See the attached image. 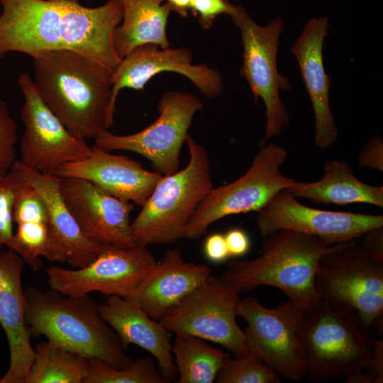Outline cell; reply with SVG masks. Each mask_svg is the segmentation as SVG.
I'll return each mask as SVG.
<instances>
[{
  "instance_id": "52a82bcc",
  "label": "cell",
  "mask_w": 383,
  "mask_h": 383,
  "mask_svg": "<svg viewBox=\"0 0 383 383\" xmlns=\"http://www.w3.org/2000/svg\"><path fill=\"white\" fill-rule=\"evenodd\" d=\"M288 156L287 150L272 141L260 146L248 170L226 185L212 188L190 218L184 238L197 240L209 227L231 215L258 211L278 192L295 180L280 169Z\"/></svg>"
},
{
  "instance_id": "9c48e42d",
  "label": "cell",
  "mask_w": 383,
  "mask_h": 383,
  "mask_svg": "<svg viewBox=\"0 0 383 383\" xmlns=\"http://www.w3.org/2000/svg\"><path fill=\"white\" fill-rule=\"evenodd\" d=\"M240 292L211 273L159 321L174 333H188L226 348L236 356L250 351L237 321Z\"/></svg>"
},
{
  "instance_id": "ffe728a7",
  "label": "cell",
  "mask_w": 383,
  "mask_h": 383,
  "mask_svg": "<svg viewBox=\"0 0 383 383\" xmlns=\"http://www.w3.org/2000/svg\"><path fill=\"white\" fill-rule=\"evenodd\" d=\"M328 28L327 17L310 18L290 48L311 101L315 116L314 143L321 150L329 148L338 136L330 107V77L325 72L323 60V45Z\"/></svg>"
},
{
  "instance_id": "f1b7e54d",
  "label": "cell",
  "mask_w": 383,
  "mask_h": 383,
  "mask_svg": "<svg viewBox=\"0 0 383 383\" xmlns=\"http://www.w3.org/2000/svg\"><path fill=\"white\" fill-rule=\"evenodd\" d=\"M35 356L25 383H84L88 358L47 340L34 348Z\"/></svg>"
},
{
  "instance_id": "cb8c5ba5",
  "label": "cell",
  "mask_w": 383,
  "mask_h": 383,
  "mask_svg": "<svg viewBox=\"0 0 383 383\" xmlns=\"http://www.w3.org/2000/svg\"><path fill=\"white\" fill-rule=\"evenodd\" d=\"M210 274L208 266L187 262L179 249L170 248L128 299L135 301L152 318L160 321Z\"/></svg>"
},
{
  "instance_id": "e0dca14e",
  "label": "cell",
  "mask_w": 383,
  "mask_h": 383,
  "mask_svg": "<svg viewBox=\"0 0 383 383\" xmlns=\"http://www.w3.org/2000/svg\"><path fill=\"white\" fill-rule=\"evenodd\" d=\"M62 11V50L88 57L111 74L121 62L113 42L123 18L120 0H109L97 7H86L79 0H59Z\"/></svg>"
},
{
  "instance_id": "1f68e13d",
  "label": "cell",
  "mask_w": 383,
  "mask_h": 383,
  "mask_svg": "<svg viewBox=\"0 0 383 383\" xmlns=\"http://www.w3.org/2000/svg\"><path fill=\"white\" fill-rule=\"evenodd\" d=\"M21 182L22 177L15 165L6 175L0 177V251L6 246L16 252L13 206Z\"/></svg>"
},
{
  "instance_id": "3957f363",
  "label": "cell",
  "mask_w": 383,
  "mask_h": 383,
  "mask_svg": "<svg viewBox=\"0 0 383 383\" xmlns=\"http://www.w3.org/2000/svg\"><path fill=\"white\" fill-rule=\"evenodd\" d=\"M344 243L328 245L313 235L279 230L263 238L259 257L231 261L221 277L240 292L275 287L306 311L320 301L315 288L320 259Z\"/></svg>"
},
{
  "instance_id": "7a4b0ae2",
  "label": "cell",
  "mask_w": 383,
  "mask_h": 383,
  "mask_svg": "<svg viewBox=\"0 0 383 383\" xmlns=\"http://www.w3.org/2000/svg\"><path fill=\"white\" fill-rule=\"evenodd\" d=\"M24 311L30 337L44 335L71 352L115 367H126L132 362L89 294L69 296L50 288L41 291L28 287L24 289Z\"/></svg>"
},
{
  "instance_id": "ba28073f",
  "label": "cell",
  "mask_w": 383,
  "mask_h": 383,
  "mask_svg": "<svg viewBox=\"0 0 383 383\" xmlns=\"http://www.w3.org/2000/svg\"><path fill=\"white\" fill-rule=\"evenodd\" d=\"M240 32L243 65L240 74L245 79L255 102L261 98L265 106V132L260 147L279 135L289 123V115L282 101L280 91L291 89L290 80L277 70V55L284 20L277 16L266 26L257 24L243 7L236 5L230 16Z\"/></svg>"
},
{
  "instance_id": "8992f818",
  "label": "cell",
  "mask_w": 383,
  "mask_h": 383,
  "mask_svg": "<svg viewBox=\"0 0 383 383\" xmlns=\"http://www.w3.org/2000/svg\"><path fill=\"white\" fill-rule=\"evenodd\" d=\"M299 337L306 377L315 382L345 379L358 383L372 350L367 333L320 301L304 311Z\"/></svg>"
},
{
  "instance_id": "4fadbf2b",
  "label": "cell",
  "mask_w": 383,
  "mask_h": 383,
  "mask_svg": "<svg viewBox=\"0 0 383 383\" xmlns=\"http://www.w3.org/2000/svg\"><path fill=\"white\" fill-rule=\"evenodd\" d=\"M157 261L147 247L106 245L87 266L67 269L57 265L46 270L50 289L69 296L99 292L128 299L138 289Z\"/></svg>"
},
{
  "instance_id": "6da1fadb",
  "label": "cell",
  "mask_w": 383,
  "mask_h": 383,
  "mask_svg": "<svg viewBox=\"0 0 383 383\" xmlns=\"http://www.w3.org/2000/svg\"><path fill=\"white\" fill-rule=\"evenodd\" d=\"M31 57L39 95L70 131L94 140L113 126L112 74L105 67L67 50Z\"/></svg>"
},
{
  "instance_id": "2e32d148",
  "label": "cell",
  "mask_w": 383,
  "mask_h": 383,
  "mask_svg": "<svg viewBox=\"0 0 383 383\" xmlns=\"http://www.w3.org/2000/svg\"><path fill=\"white\" fill-rule=\"evenodd\" d=\"M192 59L191 50L184 47L161 48L147 44L134 48L111 74L113 106L121 89L143 90L152 77L163 72L188 78L207 98L220 96L223 89L220 72L205 64L193 65Z\"/></svg>"
},
{
  "instance_id": "4316f807",
  "label": "cell",
  "mask_w": 383,
  "mask_h": 383,
  "mask_svg": "<svg viewBox=\"0 0 383 383\" xmlns=\"http://www.w3.org/2000/svg\"><path fill=\"white\" fill-rule=\"evenodd\" d=\"M123 18L116 28L114 47L123 59L134 48L152 44L161 48L170 47L166 28L170 6L164 0H120Z\"/></svg>"
},
{
  "instance_id": "ab89813d",
  "label": "cell",
  "mask_w": 383,
  "mask_h": 383,
  "mask_svg": "<svg viewBox=\"0 0 383 383\" xmlns=\"http://www.w3.org/2000/svg\"><path fill=\"white\" fill-rule=\"evenodd\" d=\"M170 6L171 11H174L179 16L186 18L190 11L191 0H164Z\"/></svg>"
},
{
  "instance_id": "8d00e7d4",
  "label": "cell",
  "mask_w": 383,
  "mask_h": 383,
  "mask_svg": "<svg viewBox=\"0 0 383 383\" xmlns=\"http://www.w3.org/2000/svg\"><path fill=\"white\" fill-rule=\"evenodd\" d=\"M360 238L361 248L373 260L383 264V226L366 231Z\"/></svg>"
},
{
  "instance_id": "5bb4252c",
  "label": "cell",
  "mask_w": 383,
  "mask_h": 383,
  "mask_svg": "<svg viewBox=\"0 0 383 383\" xmlns=\"http://www.w3.org/2000/svg\"><path fill=\"white\" fill-rule=\"evenodd\" d=\"M256 213L262 238L287 229L318 237L328 245L355 240L366 231L383 226L382 215L312 208L300 203L286 189Z\"/></svg>"
},
{
  "instance_id": "d6a6232c",
  "label": "cell",
  "mask_w": 383,
  "mask_h": 383,
  "mask_svg": "<svg viewBox=\"0 0 383 383\" xmlns=\"http://www.w3.org/2000/svg\"><path fill=\"white\" fill-rule=\"evenodd\" d=\"M18 138L16 121L6 101L0 100V177L6 175L18 160L16 149Z\"/></svg>"
},
{
  "instance_id": "f35d334b",
  "label": "cell",
  "mask_w": 383,
  "mask_h": 383,
  "mask_svg": "<svg viewBox=\"0 0 383 383\" xmlns=\"http://www.w3.org/2000/svg\"><path fill=\"white\" fill-rule=\"evenodd\" d=\"M224 236L230 257H241L249 251L250 240L243 230L232 228L228 231Z\"/></svg>"
},
{
  "instance_id": "8fae6325",
  "label": "cell",
  "mask_w": 383,
  "mask_h": 383,
  "mask_svg": "<svg viewBox=\"0 0 383 383\" xmlns=\"http://www.w3.org/2000/svg\"><path fill=\"white\" fill-rule=\"evenodd\" d=\"M17 82L24 98L20 109L24 126L20 139L21 164L54 175L63 165L89 156L91 147L70 131L45 104L31 77L22 72Z\"/></svg>"
},
{
  "instance_id": "74e56055",
  "label": "cell",
  "mask_w": 383,
  "mask_h": 383,
  "mask_svg": "<svg viewBox=\"0 0 383 383\" xmlns=\"http://www.w3.org/2000/svg\"><path fill=\"white\" fill-rule=\"evenodd\" d=\"M204 252L209 261L220 263L230 257L225 236L220 233L209 235L204 243Z\"/></svg>"
},
{
  "instance_id": "30bf717a",
  "label": "cell",
  "mask_w": 383,
  "mask_h": 383,
  "mask_svg": "<svg viewBox=\"0 0 383 383\" xmlns=\"http://www.w3.org/2000/svg\"><path fill=\"white\" fill-rule=\"evenodd\" d=\"M203 108L194 95L172 91L163 94L158 102L159 117L149 126L130 135L101 131L94 145L106 150L131 151L149 160L155 172L162 176L179 170L181 149L195 113Z\"/></svg>"
},
{
  "instance_id": "e575fe53",
  "label": "cell",
  "mask_w": 383,
  "mask_h": 383,
  "mask_svg": "<svg viewBox=\"0 0 383 383\" xmlns=\"http://www.w3.org/2000/svg\"><path fill=\"white\" fill-rule=\"evenodd\" d=\"M383 382V340L372 339V350L358 383Z\"/></svg>"
},
{
  "instance_id": "484cf974",
  "label": "cell",
  "mask_w": 383,
  "mask_h": 383,
  "mask_svg": "<svg viewBox=\"0 0 383 383\" xmlns=\"http://www.w3.org/2000/svg\"><path fill=\"white\" fill-rule=\"evenodd\" d=\"M13 219L16 252L25 263L36 271L43 265L40 257L51 262L52 241L48 212L40 196L23 177L14 197Z\"/></svg>"
},
{
  "instance_id": "4dcf8cb0",
  "label": "cell",
  "mask_w": 383,
  "mask_h": 383,
  "mask_svg": "<svg viewBox=\"0 0 383 383\" xmlns=\"http://www.w3.org/2000/svg\"><path fill=\"white\" fill-rule=\"evenodd\" d=\"M218 383H280L279 376L251 351L227 357L218 372Z\"/></svg>"
},
{
  "instance_id": "9a60e30c",
  "label": "cell",
  "mask_w": 383,
  "mask_h": 383,
  "mask_svg": "<svg viewBox=\"0 0 383 383\" xmlns=\"http://www.w3.org/2000/svg\"><path fill=\"white\" fill-rule=\"evenodd\" d=\"M59 177L63 201L87 239L104 245H135L130 221L133 203L106 193L88 180Z\"/></svg>"
},
{
  "instance_id": "277c9868",
  "label": "cell",
  "mask_w": 383,
  "mask_h": 383,
  "mask_svg": "<svg viewBox=\"0 0 383 383\" xmlns=\"http://www.w3.org/2000/svg\"><path fill=\"white\" fill-rule=\"evenodd\" d=\"M185 142L189 155L187 165L162 176L131 222L135 245H165L183 238L196 207L213 188L206 150L189 133Z\"/></svg>"
},
{
  "instance_id": "836d02e7",
  "label": "cell",
  "mask_w": 383,
  "mask_h": 383,
  "mask_svg": "<svg viewBox=\"0 0 383 383\" xmlns=\"http://www.w3.org/2000/svg\"><path fill=\"white\" fill-rule=\"evenodd\" d=\"M236 5L228 0H191L190 11L198 18L199 23L204 30L213 26L214 20L222 14L231 16Z\"/></svg>"
},
{
  "instance_id": "ac0fdd59",
  "label": "cell",
  "mask_w": 383,
  "mask_h": 383,
  "mask_svg": "<svg viewBox=\"0 0 383 383\" xmlns=\"http://www.w3.org/2000/svg\"><path fill=\"white\" fill-rule=\"evenodd\" d=\"M0 59L11 52L30 57L62 50L59 0H0Z\"/></svg>"
},
{
  "instance_id": "5b68a950",
  "label": "cell",
  "mask_w": 383,
  "mask_h": 383,
  "mask_svg": "<svg viewBox=\"0 0 383 383\" xmlns=\"http://www.w3.org/2000/svg\"><path fill=\"white\" fill-rule=\"evenodd\" d=\"M322 301L360 330L382 331L383 264L370 257L355 240L323 255L315 277Z\"/></svg>"
},
{
  "instance_id": "d590c367",
  "label": "cell",
  "mask_w": 383,
  "mask_h": 383,
  "mask_svg": "<svg viewBox=\"0 0 383 383\" xmlns=\"http://www.w3.org/2000/svg\"><path fill=\"white\" fill-rule=\"evenodd\" d=\"M360 167L383 171V143L379 134H376L363 146L357 157Z\"/></svg>"
},
{
  "instance_id": "603a6c76",
  "label": "cell",
  "mask_w": 383,
  "mask_h": 383,
  "mask_svg": "<svg viewBox=\"0 0 383 383\" xmlns=\"http://www.w3.org/2000/svg\"><path fill=\"white\" fill-rule=\"evenodd\" d=\"M99 309L125 348L131 344L143 348L156 359L167 382L176 380L177 371L169 331L159 321L152 318L135 301L118 296H107Z\"/></svg>"
},
{
  "instance_id": "83f0119b",
  "label": "cell",
  "mask_w": 383,
  "mask_h": 383,
  "mask_svg": "<svg viewBox=\"0 0 383 383\" xmlns=\"http://www.w3.org/2000/svg\"><path fill=\"white\" fill-rule=\"evenodd\" d=\"M174 334L172 353L179 374L177 382H213L230 355L201 338L184 333Z\"/></svg>"
},
{
  "instance_id": "7402d4cb",
  "label": "cell",
  "mask_w": 383,
  "mask_h": 383,
  "mask_svg": "<svg viewBox=\"0 0 383 383\" xmlns=\"http://www.w3.org/2000/svg\"><path fill=\"white\" fill-rule=\"evenodd\" d=\"M14 165L46 206L52 241L51 262L67 263L72 269L89 265L106 245L93 243L82 233L62 197L60 177L31 170L22 165L18 160Z\"/></svg>"
},
{
  "instance_id": "d4e9b609",
  "label": "cell",
  "mask_w": 383,
  "mask_h": 383,
  "mask_svg": "<svg viewBox=\"0 0 383 383\" xmlns=\"http://www.w3.org/2000/svg\"><path fill=\"white\" fill-rule=\"evenodd\" d=\"M286 190L296 199H309L316 204L363 203L383 208V186L362 182L350 165L339 159L325 162L322 177L318 181H295Z\"/></svg>"
},
{
  "instance_id": "d6986e66",
  "label": "cell",
  "mask_w": 383,
  "mask_h": 383,
  "mask_svg": "<svg viewBox=\"0 0 383 383\" xmlns=\"http://www.w3.org/2000/svg\"><path fill=\"white\" fill-rule=\"evenodd\" d=\"M54 175L88 180L106 193L140 206L162 177L128 156L111 153L95 145L89 156L63 165Z\"/></svg>"
},
{
  "instance_id": "7c38bea8",
  "label": "cell",
  "mask_w": 383,
  "mask_h": 383,
  "mask_svg": "<svg viewBox=\"0 0 383 383\" xmlns=\"http://www.w3.org/2000/svg\"><path fill=\"white\" fill-rule=\"evenodd\" d=\"M304 310L292 301L274 309L249 296L240 299L237 313L247 322L243 330L250 351L279 377L301 382L306 374L304 351L299 337Z\"/></svg>"
},
{
  "instance_id": "44dd1931",
  "label": "cell",
  "mask_w": 383,
  "mask_h": 383,
  "mask_svg": "<svg viewBox=\"0 0 383 383\" xmlns=\"http://www.w3.org/2000/svg\"><path fill=\"white\" fill-rule=\"evenodd\" d=\"M24 263L11 249L0 251V324L10 353L9 367L0 383H25L35 356L25 323L21 282Z\"/></svg>"
},
{
  "instance_id": "f546056e",
  "label": "cell",
  "mask_w": 383,
  "mask_h": 383,
  "mask_svg": "<svg viewBox=\"0 0 383 383\" xmlns=\"http://www.w3.org/2000/svg\"><path fill=\"white\" fill-rule=\"evenodd\" d=\"M88 372L84 383H168L154 360L140 357L123 367L99 358H88Z\"/></svg>"
}]
</instances>
